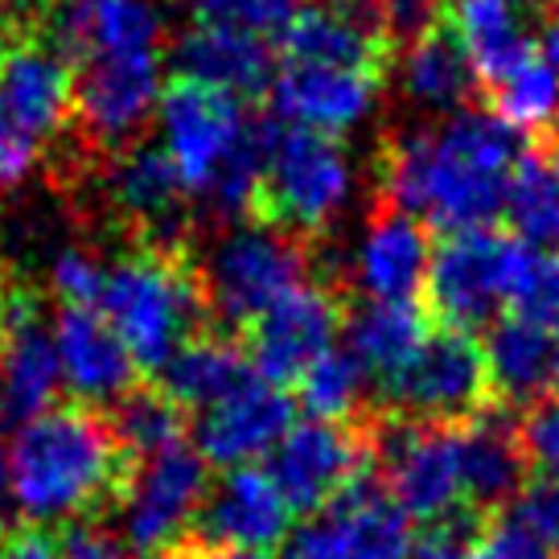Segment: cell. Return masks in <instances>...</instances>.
Wrapping results in <instances>:
<instances>
[{
  "mask_svg": "<svg viewBox=\"0 0 559 559\" xmlns=\"http://www.w3.org/2000/svg\"><path fill=\"white\" fill-rule=\"evenodd\" d=\"M37 157H41V144L37 140L21 136V132L0 123V193L17 190L21 181L34 174Z\"/></svg>",
  "mask_w": 559,
  "mask_h": 559,
  "instance_id": "bcb514c9",
  "label": "cell"
},
{
  "mask_svg": "<svg viewBox=\"0 0 559 559\" xmlns=\"http://www.w3.org/2000/svg\"><path fill=\"white\" fill-rule=\"evenodd\" d=\"M514 235L535 251L559 255V144L543 140L535 148H523V157L510 174L507 210Z\"/></svg>",
  "mask_w": 559,
  "mask_h": 559,
  "instance_id": "1f68e13d",
  "label": "cell"
},
{
  "mask_svg": "<svg viewBox=\"0 0 559 559\" xmlns=\"http://www.w3.org/2000/svg\"><path fill=\"white\" fill-rule=\"evenodd\" d=\"M400 91L424 111H465L477 91V70L449 25H432L400 50Z\"/></svg>",
  "mask_w": 559,
  "mask_h": 559,
  "instance_id": "f1b7e54d",
  "label": "cell"
},
{
  "mask_svg": "<svg viewBox=\"0 0 559 559\" xmlns=\"http://www.w3.org/2000/svg\"><path fill=\"white\" fill-rule=\"evenodd\" d=\"M140 461L120 440L104 407L83 400L53 403L17 432L9 481L29 523H104L128 510L140 486Z\"/></svg>",
  "mask_w": 559,
  "mask_h": 559,
  "instance_id": "7a4b0ae2",
  "label": "cell"
},
{
  "mask_svg": "<svg viewBox=\"0 0 559 559\" xmlns=\"http://www.w3.org/2000/svg\"><path fill=\"white\" fill-rule=\"evenodd\" d=\"M107 416H111L123 444L144 465L165 456L169 449L190 444V432H193V416L186 407H177L157 383H136L132 391H123L120 400L111 403Z\"/></svg>",
  "mask_w": 559,
  "mask_h": 559,
  "instance_id": "d6a6232c",
  "label": "cell"
},
{
  "mask_svg": "<svg viewBox=\"0 0 559 559\" xmlns=\"http://www.w3.org/2000/svg\"><path fill=\"white\" fill-rule=\"evenodd\" d=\"M288 432H293V400L280 386L251 379L243 391H235L230 400L214 403L198 416L193 449L206 465L239 469L255 456L272 453Z\"/></svg>",
  "mask_w": 559,
  "mask_h": 559,
  "instance_id": "7402d4cb",
  "label": "cell"
},
{
  "mask_svg": "<svg viewBox=\"0 0 559 559\" xmlns=\"http://www.w3.org/2000/svg\"><path fill=\"white\" fill-rule=\"evenodd\" d=\"M174 67L181 79L202 87L227 91L235 99H260L276 79V58L267 41L255 34H239L227 25H190L177 37Z\"/></svg>",
  "mask_w": 559,
  "mask_h": 559,
  "instance_id": "484cf974",
  "label": "cell"
},
{
  "mask_svg": "<svg viewBox=\"0 0 559 559\" xmlns=\"http://www.w3.org/2000/svg\"><path fill=\"white\" fill-rule=\"evenodd\" d=\"M4 489H9V453L0 449V507H4Z\"/></svg>",
  "mask_w": 559,
  "mask_h": 559,
  "instance_id": "681fc988",
  "label": "cell"
},
{
  "mask_svg": "<svg viewBox=\"0 0 559 559\" xmlns=\"http://www.w3.org/2000/svg\"><path fill=\"white\" fill-rule=\"evenodd\" d=\"M514 317H523L531 325L547 330L559 337V255L556 251H535L526 243L514 284H510V300Z\"/></svg>",
  "mask_w": 559,
  "mask_h": 559,
  "instance_id": "d590c367",
  "label": "cell"
},
{
  "mask_svg": "<svg viewBox=\"0 0 559 559\" xmlns=\"http://www.w3.org/2000/svg\"><path fill=\"white\" fill-rule=\"evenodd\" d=\"M489 395L507 412H535L559 395V337L523 317H498L486 333Z\"/></svg>",
  "mask_w": 559,
  "mask_h": 559,
  "instance_id": "603a6c76",
  "label": "cell"
},
{
  "mask_svg": "<svg viewBox=\"0 0 559 559\" xmlns=\"http://www.w3.org/2000/svg\"><path fill=\"white\" fill-rule=\"evenodd\" d=\"M99 313L116 330L136 370L153 383L177 349L210 330L198 260L186 247H144L107 267Z\"/></svg>",
  "mask_w": 559,
  "mask_h": 559,
  "instance_id": "277c9868",
  "label": "cell"
},
{
  "mask_svg": "<svg viewBox=\"0 0 559 559\" xmlns=\"http://www.w3.org/2000/svg\"><path fill=\"white\" fill-rule=\"evenodd\" d=\"M160 91V53L91 62L74 70V120L91 144L120 153L136 144L144 123L157 120Z\"/></svg>",
  "mask_w": 559,
  "mask_h": 559,
  "instance_id": "4fadbf2b",
  "label": "cell"
},
{
  "mask_svg": "<svg viewBox=\"0 0 559 559\" xmlns=\"http://www.w3.org/2000/svg\"><path fill=\"white\" fill-rule=\"evenodd\" d=\"M412 539L407 514L370 469L317 523L300 526L288 543V559H412Z\"/></svg>",
  "mask_w": 559,
  "mask_h": 559,
  "instance_id": "7c38bea8",
  "label": "cell"
},
{
  "mask_svg": "<svg viewBox=\"0 0 559 559\" xmlns=\"http://www.w3.org/2000/svg\"><path fill=\"white\" fill-rule=\"evenodd\" d=\"M193 25H227L239 34H284V25L305 9V0H190Z\"/></svg>",
  "mask_w": 559,
  "mask_h": 559,
  "instance_id": "8d00e7d4",
  "label": "cell"
},
{
  "mask_svg": "<svg viewBox=\"0 0 559 559\" xmlns=\"http://www.w3.org/2000/svg\"><path fill=\"white\" fill-rule=\"evenodd\" d=\"M50 34L53 50L74 70L116 58H153L165 50L157 0H58Z\"/></svg>",
  "mask_w": 559,
  "mask_h": 559,
  "instance_id": "9a60e30c",
  "label": "cell"
},
{
  "mask_svg": "<svg viewBox=\"0 0 559 559\" xmlns=\"http://www.w3.org/2000/svg\"><path fill=\"white\" fill-rule=\"evenodd\" d=\"M523 444L535 477L559 481V395L523 416Z\"/></svg>",
  "mask_w": 559,
  "mask_h": 559,
  "instance_id": "b9f144b4",
  "label": "cell"
},
{
  "mask_svg": "<svg viewBox=\"0 0 559 559\" xmlns=\"http://www.w3.org/2000/svg\"><path fill=\"white\" fill-rule=\"evenodd\" d=\"M62 559H132L104 523H74L62 526Z\"/></svg>",
  "mask_w": 559,
  "mask_h": 559,
  "instance_id": "f6af8a7d",
  "label": "cell"
},
{
  "mask_svg": "<svg viewBox=\"0 0 559 559\" xmlns=\"http://www.w3.org/2000/svg\"><path fill=\"white\" fill-rule=\"evenodd\" d=\"M29 0H0V13H13V9H25Z\"/></svg>",
  "mask_w": 559,
  "mask_h": 559,
  "instance_id": "f907efd6",
  "label": "cell"
},
{
  "mask_svg": "<svg viewBox=\"0 0 559 559\" xmlns=\"http://www.w3.org/2000/svg\"><path fill=\"white\" fill-rule=\"evenodd\" d=\"M367 370L358 367V358L346 346H333L330 354H321L313 367L300 374V403L313 419L325 424H342V419L367 416L370 407H362V391H367Z\"/></svg>",
  "mask_w": 559,
  "mask_h": 559,
  "instance_id": "e575fe53",
  "label": "cell"
},
{
  "mask_svg": "<svg viewBox=\"0 0 559 559\" xmlns=\"http://www.w3.org/2000/svg\"><path fill=\"white\" fill-rule=\"evenodd\" d=\"M288 531H293V510L272 481V473L260 465H239L210 486L190 535L214 547L272 559L288 543Z\"/></svg>",
  "mask_w": 559,
  "mask_h": 559,
  "instance_id": "5bb4252c",
  "label": "cell"
},
{
  "mask_svg": "<svg viewBox=\"0 0 559 559\" xmlns=\"http://www.w3.org/2000/svg\"><path fill=\"white\" fill-rule=\"evenodd\" d=\"M330 9H342V13H354V17H367L379 25V17H374V0H325Z\"/></svg>",
  "mask_w": 559,
  "mask_h": 559,
  "instance_id": "c3c4849f",
  "label": "cell"
},
{
  "mask_svg": "<svg viewBox=\"0 0 559 559\" xmlns=\"http://www.w3.org/2000/svg\"><path fill=\"white\" fill-rule=\"evenodd\" d=\"M489 111L514 132H547L559 120V74L539 53L523 67L507 74L502 83L486 87Z\"/></svg>",
  "mask_w": 559,
  "mask_h": 559,
  "instance_id": "836d02e7",
  "label": "cell"
},
{
  "mask_svg": "<svg viewBox=\"0 0 559 559\" xmlns=\"http://www.w3.org/2000/svg\"><path fill=\"white\" fill-rule=\"evenodd\" d=\"M428 263H432V239L419 218L386 202L370 210L367 235L354 260L358 284L370 293V300H412L424 293Z\"/></svg>",
  "mask_w": 559,
  "mask_h": 559,
  "instance_id": "4316f807",
  "label": "cell"
},
{
  "mask_svg": "<svg viewBox=\"0 0 559 559\" xmlns=\"http://www.w3.org/2000/svg\"><path fill=\"white\" fill-rule=\"evenodd\" d=\"M469 559H556V551L535 531H526L514 514H498L486 523Z\"/></svg>",
  "mask_w": 559,
  "mask_h": 559,
  "instance_id": "60d3db41",
  "label": "cell"
},
{
  "mask_svg": "<svg viewBox=\"0 0 559 559\" xmlns=\"http://www.w3.org/2000/svg\"><path fill=\"white\" fill-rule=\"evenodd\" d=\"M386 74L342 67H284L267 87V104L280 123H293L321 136H342L354 123L370 116V107L383 95Z\"/></svg>",
  "mask_w": 559,
  "mask_h": 559,
  "instance_id": "ffe728a7",
  "label": "cell"
},
{
  "mask_svg": "<svg viewBox=\"0 0 559 559\" xmlns=\"http://www.w3.org/2000/svg\"><path fill=\"white\" fill-rule=\"evenodd\" d=\"M342 325H346V293L330 284H300L239 333V346L263 383L284 391L297 386L300 374L321 354H330Z\"/></svg>",
  "mask_w": 559,
  "mask_h": 559,
  "instance_id": "8fae6325",
  "label": "cell"
},
{
  "mask_svg": "<svg viewBox=\"0 0 559 559\" xmlns=\"http://www.w3.org/2000/svg\"><path fill=\"white\" fill-rule=\"evenodd\" d=\"M0 559H62V531L46 523H0Z\"/></svg>",
  "mask_w": 559,
  "mask_h": 559,
  "instance_id": "ee69618b",
  "label": "cell"
},
{
  "mask_svg": "<svg viewBox=\"0 0 559 559\" xmlns=\"http://www.w3.org/2000/svg\"><path fill=\"white\" fill-rule=\"evenodd\" d=\"M107 193L144 235V247H181L190 193L160 144L136 140L132 148H120L107 169Z\"/></svg>",
  "mask_w": 559,
  "mask_h": 559,
  "instance_id": "44dd1931",
  "label": "cell"
},
{
  "mask_svg": "<svg viewBox=\"0 0 559 559\" xmlns=\"http://www.w3.org/2000/svg\"><path fill=\"white\" fill-rule=\"evenodd\" d=\"M374 473L407 519L437 523L465 510L456 428L416 424L374 407Z\"/></svg>",
  "mask_w": 559,
  "mask_h": 559,
  "instance_id": "9c48e42d",
  "label": "cell"
},
{
  "mask_svg": "<svg viewBox=\"0 0 559 559\" xmlns=\"http://www.w3.org/2000/svg\"><path fill=\"white\" fill-rule=\"evenodd\" d=\"M349 190H354V169L337 140L267 120L260 186L247 210L260 227L317 247L333 218L346 210Z\"/></svg>",
  "mask_w": 559,
  "mask_h": 559,
  "instance_id": "5b68a950",
  "label": "cell"
},
{
  "mask_svg": "<svg viewBox=\"0 0 559 559\" xmlns=\"http://www.w3.org/2000/svg\"><path fill=\"white\" fill-rule=\"evenodd\" d=\"M539 58L559 74V9L547 21H543V29H539Z\"/></svg>",
  "mask_w": 559,
  "mask_h": 559,
  "instance_id": "7dc6e473",
  "label": "cell"
},
{
  "mask_svg": "<svg viewBox=\"0 0 559 559\" xmlns=\"http://www.w3.org/2000/svg\"><path fill=\"white\" fill-rule=\"evenodd\" d=\"M53 349L74 400H120L123 391L140 383L132 354L99 309H62L53 321Z\"/></svg>",
  "mask_w": 559,
  "mask_h": 559,
  "instance_id": "d4e9b609",
  "label": "cell"
},
{
  "mask_svg": "<svg viewBox=\"0 0 559 559\" xmlns=\"http://www.w3.org/2000/svg\"><path fill=\"white\" fill-rule=\"evenodd\" d=\"M526 243L498 227L456 230L432 251L424 280V313L440 330L473 333L493 325L498 309L510 300V284L519 272Z\"/></svg>",
  "mask_w": 559,
  "mask_h": 559,
  "instance_id": "52a82bcc",
  "label": "cell"
},
{
  "mask_svg": "<svg viewBox=\"0 0 559 559\" xmlns=\"http://www.w3.org/2000/svg\"><path fill=\"white\" fill-rule=\"evenodd\" d=\"M486 523V514H477L469 507L453 510V514H444L437 523H428L412 539V559H469Z\"/></svg>",
  "mask_w": 559,
  "mask_h": 559,
  "instance_id": "74e56055",
  "label": "cell"
},
{
  "mask_svg": "<svg viewBox=\"0 0 559 559\" xmlns=\"http://www.w3.org/2000/svg\"><path fill=\"white\" fill-rule=\"evenodd\" d=\"M374 469V407L358 419L297 424L272 449V481L293 514H317L333 507L358 477Z\"/></svg>",
  "mask_w": 559,
  "mask_h": 559,
  "instance_id": "30bf717a",
  "label": "cell"
},
{
  "mask_svg": "<svg viewBox=\"0 0 559 559\" xmlns=\"http://www.w3.org/2000/svg\"><path fill=\"white\" fill-rule=\"evenodd\" d=\"M58 379H62V367H58L53 337L46 333L41 317H29L0 346V419L25 428L29 419L50 412Z\"/></svg>",
  "mask_w": 559,
  "mask_h": 559,
  "instance_id": "4dcf8cb0",
  "label": "cell"
},
{
  "mask_svg": "<svg viewBox=\"0 0 559 559\" xmlns=\"http://www.w3.org/2000/svg\"><path fill=\"white\" fill-rule=\"evenodd\" d=\"M157 128V144L174 160L190 202L206 206L214 218L251 210L267 148V120H255L243 99L227 91L177 74L160 91Z\"/></svg>",
  "mask_w": 559,
  "mask_h": 559,
  "instance_id": "3957f363",
  "label": "cell"
},
{
  "mask_svg": "<svg viewBox=\"0 0 559 559\" xmlns=\"http://www.w3.org/2000/svg\"><path fill=\"white\" fill-rule=\"evenodd\" d=\"M74 116V67L62 53L17 37L0 46V123L21 136L46 140Z\"/></svg>",
  "mask_w": 559,
  "mask_h": 559,
  "instance_id": "ac0fdd59",
  "label": "cell"
},
{
  "mask_svg": "<svg viewBox=\"0 0 559 559\" xmlns=\"http://www.w3.org/2000/svg\"><path fill=\"white\" fill-rule=\"evenodd\" d=\"M379 386H383V412L437 428H461L493 407L486 354L477 337L440 325L428 330L416 354Z\"/></svg>",
  "mask_w": 559,
  "mask_h": 559,
  "instance_id": "ba28073f",
  "label": "cell"
},
{
  "mask_svg": "<svg viewBox=\"0 0 559 559\" xmlns=\"http://www.w3.org/2000/svg\"><path fill=\"white\" fill-rule=\"evenodd\" d=\"M280 62L284 67H342L386 74L395 50L383 29L367 17H354L330 4L300 9L280 34Z\"/></svg>",
  "mask_w": 559,
  "mask_h": 559,
  "instance_id": "cb8c5ba5",
  "label": "cell"
},
{
  "mask_svg": "<svg viewBox=\"0 0 559 559\" xmlns=\"http://www.w3.org/2000/svg\"><path fill=\"white\" fill-rule=\"evenodd\" d=\"M210 493V465L193 444L169 449L148 461L128 502V535L140 556L157 559L193 531V519Z\"/></svg>",
  "mask_w": 559,
  "mask_h": 559,
  "instance_id": "e0dca14e",
  "label": "cell"
},
{
  "mask_svg": "<svg viewBox=\"0 0 559 559\" xmlns=\"http://www.w3.org/2000/svg\"><path fill=\"white\" fill-rule=\"evenodd\" d=\"M0 46H4V41H0Z\"/></svg>",
  "mask_w": 559,
  "mask_h": 559,
  "instance_id": "816d5d0a",
  "label": "cell"
},
{
  "mask_svg": "<svg viewBox=\"0 0 559 559\" xmlns=\"http://www.w3.org/2000/svg\"><path fill=\"white\" fill-rule=\"evenodd\" d=\"M107 284V267L91 260L87 251H58L50 263V288L62 309H99Z\"/></svg>",
  "mask_w": 559,
  "mask_h": 559,
  "instance_id": "f35d334b",
  "label": "cell"
},
{
  "mask_svg": "<svg viewBox=\"0 0 559 559\" xmlns=\"http://www.w3.org/2000/svg\"><path fill=\"white\" fill-rule=\"evenodd\" d=\"M432 321L412 300H367V305H346V349L358 358V367L370 379H391L395 370L419 349L428 337Z\"/></svg>",
  "mask_w": 559,
  "mask_h": 559,
  "instance_id": "f546056e",
  "label": "cell"
},
{
  "mask_svg": "<svg viewBox=\"0 0 559 559\" xmlns=\"http://www.w3.org/2000/svg\"><path fill=\"white\" fill-rule=\"evenodd\" d=\"M519 157L523 140L510 123L489 107H465L437 128H403L386 136L379 153V202L449 235L489 227L507 210Z\"/></svg>",
  "mask_w": 559,
  "mask_h": 559,
  "instance_id": "6da1fadb",
  "label": "cell"
},
{
  "mask_svg": "<svg viewBox=\"0 0 559 559\" xmlns=\"http://www.w3.org/2000/svg\"><path fill=\"white\" fill-rule=\"evenodd\" d=\"M551 13V0H444L440 25L465 46L486 91L539 53V29Z\"/></svg>",
  "mask_w": 559,
  "mask_h": 559,
  "instance_id": "2e32d148",
  "label": "cell"
},
{
  "mask_svg": "<svg viewBox=\"0 0 559 559\" xmlns=\"http://www.w3.org/2000/svg\"><path fill=\"white\" fill-rule=\"evenodd\" d=\"M526 531H535L551 551H559V481L556 477H535L523 489V498L507 510Z\"/></svg>",
  "mask_w": 559,
  "mask_h": 559,
  "instance_id": "7bdbcfd3",
  "label": "cell"
},
{
  "mask_svg": "<svg viewBox=\"0 0 559 559\" xmlns=\"http://www.w3.org/2000/svg\"><path fill=\"white\" fill-rule=\"evenodd\" d=\"M456 453H461L465 507L486 519L507 514L535 481L523 444V419L498 403L456 428Z\"/></svg>",
  "mask_w": 559,
  "mask_h": 559,
  "instance_id": "d6986e66",
  "label": "cell"
},
{
  "mask_svg": "<svg viewBox=\"0 0 559 559\" xmlns=\"http://www.w3.org/2000/svg\"><path fill=\"white\" fill-rule=\"evenodd\" d=\"M440 13H444V0H374V17L391 50H407L419 34L440 25Z\"/></svg>",
  "mask_w": 559,
  "mask_h": 559,
  "instance_id": "ab89813d",
  "label": "cell"
},
{
  "mask_svg": "<svg viewBox=\"0 0 559 559\" xmlns=\"http://www.w3.org/2000/svg\"><path fill=\"white\" fill-rule=\"evenodd\" d=\"M251 379H260V374L251 370L243 346L223 337L218 330H206L177 349L174 358H169V367L160 370L153 383H157L177 407H186L190 416L193 412L202 416L206 407L230 400L235 391H243Z\"/></svg>",
  "mask_w": 559,
  "mask_h": 559,
  "instance_id": "83f0119b",
  "label": "cell"
},
{
  "mask_svg": "<svg viewBox=\"0 0 559 559\" xmlns=\"http://www.w3.org/2000/svg\"><path fill=\"white\" fill-rule=\"evenodd\" d=\"M309 267H313V247L293 235H280L260 223L223 230L210 243L206 260H198L210 325H223V330L230 325L243 333L276 300L300 288Z\"/></svg>",
  "mask_w": 559,
  "mask_h": 559,
  "instance_id": "8992f818",
  "label": "cell"
}]
</instances>
